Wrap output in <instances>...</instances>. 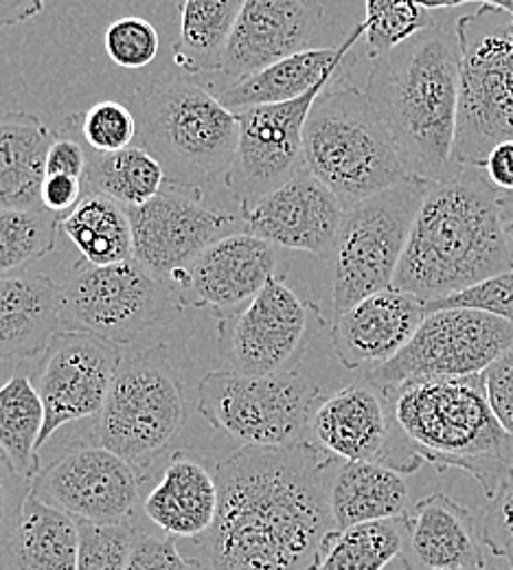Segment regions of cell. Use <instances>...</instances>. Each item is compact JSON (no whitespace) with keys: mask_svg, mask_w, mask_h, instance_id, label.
Wrapping results in <instances>:
<instances>
[{"mask_svg":"<svg viewBox=\"0 0 513 570\" xmlns=\"http://www.w3.org/2000/svg\"><path fill=\"white\" fill-rule=\"evenodd\" d=\"M88 163V147L75 132L73 126L65 119V132L51 142L47 156V176H71L83 180Z\"/></svg>","mask_w":513,"mask_h":570,"instance_id":"cell-43","label":"cell"},{"mask_svg":"<svg viewBox=\"0 0 513 570\" xmlns=\"http://www.w3.org/2000/svg\"><path fill=\"white\" fill-rule=\"evenodd\" d=\"M481 171L499 194L513 196V141L496 145Z\"/></svg>","mask_w":513,"mask_h":570,"instance_id":"cell-46","label":"cell"},{"mask_svg":"<svg viewBox=\"0 0 513 570\" xmlns=\"http://www.w3.org/2000/svg\"><path fill=\"white\" fill-rule=\"evenodd\" d=\"M323 4L303 0H244L221 72L235 81L309 51Z\"/></svg>","mask_w":513,"mask_h":570,"instance_id":"cell-21","label":"cell"},{"mask_svg":"<svg viewBox=\"0 0 513 570\" xmlns=\"http://www.w3.org/2000/svg\"><path fill=\"white\" fill-rule=\"evenodd\" d=\"M174 285L151 277L135 259L115 266L77 262L62 284V330L126 345L180 318Z\"/></svg>","mask_w":513,"mask_h":570,"instance_id":"cell-11","label":"cell"},{"mask_svg":"<svg viewBox=\"0 0 513 570\" xmlns=\"http://www.w3.org/2000/svg\"><path fill=\"white\" fill-rule=\"evenodd\" d=\"M60 230L90 266H115L132 259V226L128 212L106 196L83 194Z\"/></svg>","mask_w":513,"mask_h":570,"instance_id":"cell-32","label":"cell"},{"mask_svg":"<svg viewBox=\"0 0 513 570\" xmlns=\"http://www.w3.org/2000/svg\"><path fill=\"white\" fill-rule=\"evenodd\" d=\"M461 47L452 163L483 169L490 151L513 141V18L494 2L456 18Z\"/></svg>","mask_w":513,"mask_h":570,"instance_id":"cell-7","label":"cell"},{"mask_svg":"<svg viewBox=\"0 0 513 570\" xmlns=\"http://www.w3.org/2000/svg\"><path fill=\"white\" fill-rule=\"evenodd\" d=\"M56 132L29 112L0 117V209H42L47 156Z\"/></svg>","mask_w":513,"mask_h":570,"instance_id":"cell-27","label":"cell"},{"mask_svg":"<svg viewBox=\"0 0 513 570\" xmlns=\"http://www.w3.org/2000/svg\"><path fill=\"white\" fill-rule=\"evenodd\" d=\"M470 570H485V569H470Z\"/></svg>","mask_w":513,"mask_h":570,"instance_id":"cell-49","label":"cell"},{"mask_svg":"<svg viewBox=\"0 0 513 570\" xmlns=\"http://www.w3.org/2000/svg\"><path fill=\"white\" fill-rule=\"evenodd\" d=\"M309 432L320 450L345 463H375L402 476L415 474L424 463L395 420L391 393L368 377L323 400Z\"/></svg>","mask_w":513,"mask_h":570,"instance_id":"cell-14","label":"cell"},{"mask_svg":"<svg viewBox=\"0 0 513 570\" xmlns=\"http://www.w3.org/2000/svg\"><path fill=\"white\" fill-rule=\"evenodd\" d=\"M60 222V215L47 209H0V277L49 255Z\"/></svg>","mask_w":513,"mask_h":570,"instance_id":"cell-35","label":"cell"},{"mask_svg":"<svg viewBox=\"0 0 513 570\" xmlns=\"http://www.w3.org/2000/svg\"><path fill=\"white\" fill-rule=\"evenodd\" d=\"M45 428V406L29 375L16 373L0 386V452L11 468L33 481L40 472L38 441Z\"/></svg>","mask_w":513,"mask_h":570,"instance_id":"cell-33","label":"cell"},{"mask_svg":"<svg viewBox=\"0 0 513 570\" xmlns=\"http://www.w3.org/2000/svg\"><path fill=\"white\" fill-rule=\"evenodd\" d=\"M124 362L119 345L83 332L53 336L31 375L45 406L38 452L60 428L97 420Z\"/></svg>","mask_w":513,"mask_h":570,"instance_id":"cell-16","label":"cell"},{"mask_svg":"<svg viewBox=\"0 0 513 570\" xmlns=\"http://www.w3.org/2000/svg\"><path fill=\"white\" fill-rule=\"evenodd\" d=\"M428 185L411 176L345 212L327 257L336 314L393 287Z\"/></svg>","mask_w":513,"mask_h":570,"instance_id":"cell-8","label":"cell"},{"mask_svg":"<svg viewBox=\"0 0 513 570\" xmlns=\"http://www.w3.org/2000/svg\"><path fill=\"white\" fill-rule=\"evenodd\" d=\"M512 268L501 194L481 169H458L428 185L393 287L433 303Z\"/></svg>","mask_w":513,"mask_h":570,"instance_id":"cell-3","label":"cell"},{"mask_svg":"<svg viewBox=\"0 0 513 570\" xmlns=\"http://www.w3.org/2000/svg\"><path fill=\"white\" fill-rule=\"evenodd\" d=\"M132 226V259L165 284H182L194 262L216 242L239 233L237 219L209 207L198 189L165 183L144 207L126 209Z\"/></svg>","mask_w":513,"mask_h":570,"instance_id":"cell-13","label":"cell"},{"mask_svg":"<svg viewBox=\"0 0 513 570\" xmlns=\"http://www.w3.org/2000/svg\"><path fill=\"white\" fill-rule=\"evenodd\" d=\"M426 316V301L408 292L388 287L371 294L336 314L332 327L334 354L345 368L375 371L411 343Z\"/></svg>","mask_w":513,"mask_h":570,"instance_id":"cell-22","label":"cell"},{"mask_svg":"<svg viewBox=\"0 0 513 570\" xmlns=\"http://www.w3.org/2000/svg\"><path fill=\"white\" fill-rule=\"evenodd\" d=\"M83 180L71 178V176H47L42 185V209L51 214L65 215L71 214L75 207L83 198Z\"/></svg>","mask_w":513,"mask_h":570,"instance_id":"cell-45","label":"cell"},{"mask_svg":"<svg viewBox=\"0 0 513 570\" xmlns=\"http://www.w3.org/2000/svg\"><path fill=\"white\" fill-rule=\"evenodd\" d=\"M329 507L338 531L406 515L408 485L391 468L341 461L329 483Z\"/></svg>","mask_w":513,"mask_h":570,"instance_id":"cell-28","label":"cell"},{"mask_svg":"<svg viewBox=\"0 0 513 570\" xmlns=\"http://www.w3.org/2000/svg\"><path fill=\"white\" fill-rule=\"evenodd\" d=\"M452 307L479 309V312L492 314V316L513 325V268L483 282V284L463 289L458 294L426 303L428 314L437 312V309H452Z\"/></svg>","mask_w":513,"mask_h":570,"instance_id":"cell-40","label":"cell"},{"mask_svg":"<svg viewBox=\"0 0 513 570\" xmlns=\"http://www.w3.org/2000/svg\"><path fill=\"white\" fill-rule=\"evenodd\" d=\"M79 522L29 497L11 542L7 570H77Z\"/></svg>","mask_w":513,"mask_h":570,"instance_id":"cell-29","label":"cell"},{"mask_svg":"<svg viewBox=\"0 0 513 570\" xmlns=\"http://www.w3.org/2000/svg\"><path fill=\"white\" fill-rule=\"evenodd\" d=\"M483 544L499 558H505L513 570V476L490 500L481 527Z\"/></svg>","mask_w":513,"mask_h":570,"instance_id":"cell-41","label":"cell"},{"mask_svg":"<svg viewBox=\"0 0 513 570\" xmlns=\"http://www.w3.org/2000/svg\"><path fill=\"white\" fill-rule=\"evenodd\" d=\"M139 124V147L165 169L167 183L203 189L226 180L239 137L237 115L191 79L139 86L130 95Z\"/></svg>","mask_w":513,"mask_h":570,"instance_id":"cell-5","label":"cell"},{"mask_svg":"<svg viewBox=\"0 0 513 570\" xmlns=\"http://www.w3.org/2000/svg\"><path fill=\"white\" fill-rule=\"evenodd\" d=\"M309 305L279 277L220 323V356L241 375L288 373L305 354Z\"/></svg>","mask_w":513,"mask_h":570,"instance_id":"cell-18","label":"cell"},{"mask_svg":"<svg viewBox=\"0 0 513 570\" xmlns=\"http://www.w3.org/2000/svg\"><path fill=\"white\" fill-rule=\"evenodd\" d=\"M165 183L162 165L139 145L115 154H101L88 147L83 174L86 194L106 196L124 209H137L158 196Z\"/></svg>","mask_w":513,"mask_h":570,"instance_id":"cell-31","label":"cell"},{"mask_svg":"<svg viewBox=\"0 0 513 570\" xmlns=\"http://www.w3.org/2000/svg\"><path fill=\"white\" fill-rule=\"evenodd\" d=\"M318 395V384L296 371L241 375L224 368L203 377L198 411L241 448H290L307 441Z\"/></svg>","mask_w":513,"mask_h":570,"instance_id":"cell-10","label":"cell"},{"mask_svg":"<svg viewBox=\"0 0 513 570\" xmlns=\"http://www.w3.org/2000/svg\"><path fill=\"white\" fill-rule=\"evenodd\" d=\"M144 511L160 535L176 542H196L218 520V476L196 454L174 452L160 481L147 492Z\"/></svg>","mask_w":513,"mask_h":570,"instance_id":"cell-23","label":"cell"},{"mask_svg":"<svg viewBox=\"0 0 513 570\" xmlns=\"http://www.w3.org/2000/svg\"><path fill=\"white\" fill-rule=\"evenodd\" d=\"M241 7L244 0L180 2V38L174 45L176 67L191 75L221 71Z\"/></svg>","mask_w":513,"mask_h":570,"instance_id":"cell-30","label":"cell"},{"mask_svg":"<svg viewBox=\"0 0 513 570\" xmlns=\"http://www.w3.org/2000/svg\"><path fill=\"white\" fill-rule=\"evenodd\" d=\"M458 81L461 47L450 18L373 60L365 92L413 178L440 183L458 171L452 163Z\"/></svg>","mask_w":513,"mask_h":570,"instance_id":"cell-2","label":"cell"},{"mask_svg":"<svg viewBox=\"0 0 513 570\" xmlns=\"http://www.w3.org/2000/svg\"><path fill=\"white\" fill-rule=\"evenodd\" d=\"M363 38L365 24L361 22L338 47H318L296 53L257 75L221 88L216 97L233 115L300 99L318 86H329V81L343 69L352 49Z\"/></svg>","mask_w":513,"mask_h":570,"instance_id":"cell-25","label":"cell"},{"mask_svg":"<svg viewBox=\"0 0 513 570\" xmlns=\"http://www.w3.org/2000/svg\"><path fill=\"white\" fill-rule=\"evenodd\" d=\"M139 529L128 524L79 522L77 570H128Z\"/></svg>","mask_w":513,"mask_h":570,"instance_id":"cell-38","label":"cell"},{"mask_svg":"<svg viewBox=\"0 0 513 570\" xmlns=\"http://www.w3.org/2000/svg\"><path fill=\"white\" fill-rule=\"evenodd\" d=\"M45 9L42 0H0V29L27 22Z\"/></svg>","mask_w":513,"mask_h":570,"instance_id":"cell-47","label":"cell"},{"mask_svg":"<svg viewBox=\"0 0 513 570\" xmlns=\"http://www.w3.org/2000/svg\"><path fill=\"white\" fill-rule=\"evenodd\" d=\"M277 264L273 244L239 230L211 244L176 289L182 305L211 309L221 323L237 316L268 285Z\"/></svg>","mask_w":513,"mask_h":570,"instance_id":"cell-19","label":"cell"},{"mask_svg":"<svg viewBox=\"0 0 513 570\" xmlns=\"http://www.w3.org/2000/svg\"><path fill=\"white\" fill-rule=\"evenodd\" d=\"M62 332V285L47 275L0 277V360L42 356Z\"/></svg>","mask_w":513,"mask_h":570,"instance_id":"cell-26","label":"cell"},{"mask_svg":"<svg viewBox=\"0 0 513 570\" xmlns=\"http://www.w3.org/2000/svg\"><path fill=\"white\" fill-rule=\"evenodd\" d=\"M402 560L406 570L485 569L472 511L445 494L420 500L408 515Z\"/></svg>","mask_w":513,"mask_h":570,"instance_id":"cell-24","label":"cell"},{"mask_svg":"<svg viewBox=\"0 0 513 570\" xmlns=\"http://www.w3.org/2000/svg\"><path fill=\"white\" fill-rule=\"evenodd\" d=\"M408 513L336 531L314 570H382L404 553Z\"/></svg>","mask_w":513,"mask_h":570,"instance_id":"cell-34","label":"cell"},{"mask_svg":"<svg viewBox=\"0 0 513 570\" xmlns=\"http://www.w3.org/2000/svg\"><path fill=\"white\" fill-rule=\"evenodd\" d=\"M303 165L349 212L411 178L367 92L347 86L314 101L303 130Z\"/></svg>","mask_w":513,"mask_h":570,"instance_id":"cell-6","label":"cell"},{"mask_svg":"<svg viewBox=\"0 0 513 570\" xmlns=\"http://www.w3.org/2000/svg\"><path fill=\"white\" fill-rule=\"evenodd\" d=\"M365 13V42L373 60L411 42L440 18L426 2L411 0H368Z\"/></svg>","mask_w":513,"mask_h":570,"instance_id":"cell-36","label":"cell"},{"mask_svg":"<svg viewBox=\"0 0 513 570\" xmlns=\"http://www.w3.org/2000/svg\"><path fill=\"white\" fill-rule=\"evenodd\" d=\"M128 570H198L176 540L139 531Z\"/></svg>","mask_w":513,"mask_h":570,"instance_id":"cell-42","label":"cell"},{"mask_svg":"<svg viewBox=\"0 0 513 570\" xmlns=\"http://www.w3.org/2000/svg\"><path fill=\"white\" fill-rule=\"evenodd\" d=\"M386 391L402 432L440 472L470 474L490 500L512 479V441L490 404L485 375Z\"/></svg>","mask_w":513,"mask_h":570,"instance_id":"cell-4","label":"cell"},{"mask_svg":"<svg viewBox=\"0 0 513 570\" xmlns=\"http://www.w3.org/2000/svg\"><path fill=\"white\" fill-rule=\"evenodd\" d=\"M513 350V325L479 309L431 312L411 343L368 380L382 389L485 375Z\"/></svg>","mask_w":513,"mask_h":570,"instance_id":"cell-12","label":"cell"},{"mask_svg":"<svg viewBox=\"0 0 513 570\" xmlns=\"http://www.w3.org/2000/svg\"><path fill=\"white\" fill-rule=\"evenodd\" d=\"M103 49L117 67L126 71H139L156 60L160 36L146 18L124 16L106 29Z\"/></svg>","mask_w":513,"mask_h":570,"instance_id":"cell-39","label":"cell"},{"mask_svg":"<svg viewBox=\"0 0 513 570\" xmlns=\"http://www.w3.org/2000/svg\"><path fill=\"white\" fill-rule=\"evenodd\" d=\"M327 86L300 99L262 106L237 115V149L226 176V187L239 212H253L266 196L294 178L303 165V130L307 115Z\"/></svg>","mask_w":513,"mask_h":570,"instance_id":"cell-15","label":"cell"},{"mask_svg":"<svg viewBox=\"0 0 513 570\" xmlns=\"http://www.w3.org/2000/svg\"><path fill=\"white\" fill-rule=\"evenodd\" d=\"M185 422V397L165 345L124 356L86 443L106 448L141 474Z\"/></svg>","mask_w":513,"mask_h":570,"instance_id":"cell-9","label":"cell"},{"mask_svg":"<svg viewBox=\"0 0 513 570\" xmlns=\"http://www.w3.org/2000/svg\"><path fill=\"white\" fill-rule=\"evenodd\" d=\"M501 219H503V230H505L507 246H510L513 259V196L501 194Z\"/></svg>","mask_w":513,"mask_h":570,"instance_id":"cell-48","label":"cell"},{"mask_svg":"<svg viewBox=\"0 0 513 570\" xmlns=\"http://www.w3.org/2000/svg\"><path fill=\"white\" fill-rule=\"evenodd\" d=\"M144 481L146 476L115 452L79 443L38 472L31 497L77 522L128 524L141 500Z\"/></svg>","mask_w":513,"mask_h":570,"instance_id":"cell-17","label":"cell"},{"mask_svg":"<svg viewBox=\"0 0 513 570\" xmlns=\"http://www.w3.org/2000/svg\"><path fill=\"white\" fill-rule=\"evenodd\" d=\"M67 121L81 141L101 154L124 151L139 137V124L132 108L119 101H99Z\"/></svg>","mask_w":513,"mask_h":570,"instance_id":"cell-37","label":"cell"},{"mask_svg":"<svg viewBox=\"0 0 513 570\" xmlns=\"http://www.w3.org/2000/svg\"><path fill=\"white\" fill-rule=\"evenodd\" d=\"M485 386L490 404L513 445V350L485 373Z\"/></svg>","mask_w":513,"mask_h":570,"instance_id":"cell-44","label":"cell"},{"mask_svg":"<svg viewBox=\"0 0 513 570\" xmlns=\"http://www.w3.org/2000/svg\"><path fill=\"white\" fill-rule=\"evenodd\" d=\"M338 459L314 441L239 448L216 470L220 511L185 553L198 570H314L338 531L329 483Z\"/></svg>","mask_w":513,"mask_h":570,"instance_id":"cell-1","label":"cell"},{"mask_svg":"<svg viewBox=\"0 0 513 570\" xmlns=\"http://www.w3.org/2000/svg\"><path fill=\"white\" fill-rule=\"evenodd\" d=\"M343 215L345 212L336 196L303 167L286 185L244 215V230L275 248L303 250L327 259Z\"/></svg>","mask_w":513,"mask_h":570,"instance_id":"cell-20","label":"cell"}]
</instances>
